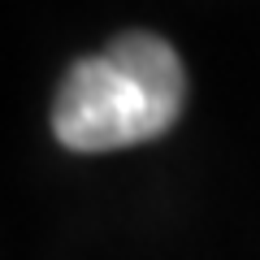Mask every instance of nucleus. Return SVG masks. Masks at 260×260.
I'll return each mask as SVG.
<instances>
[{"label": "nucleus", "instance_id": "1", "mask_svg": "<svg viewBox=\"0 0 260 260\" xmlns=\"http://www.w3.org/2000/svg\"><path fill=\"white\" fill-rule=\"evenodd\" d=\"M182 109L186 70L174 44L130 30L70 65L52 104V130L70 152H113L165 135Z\"/></svg>", "mask_w": 260, "mask_h": 260}]
</instances>
